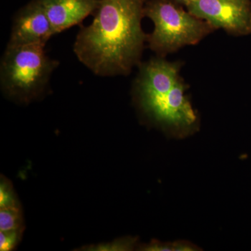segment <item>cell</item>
Instances as JSON below:
<instances>
[{"label": "cell", "instance_id": "obj_1", "mask_svg": "<svg viewBox=\"0 0 251 251\" xmlns=\"http://www.w3.org/2000/svg\"><path fill=\"white\" fill-rule=\"evenodd\" d=\"M146 0H100L92 23L77 32L74 52L94 75H128L141 64Z\"/></svg>", "mask_w": 251, "mask_h": 251}, {"label": "cell", "instance_id": "obj_2", "mask_svg": "<svg viewBox=\"0 0 251 251\" xmlns=\"http://www.w3.org/2000/svg\"><path fill=\"white\" fill-rule=\"evenodd\" d=\"M138 67L133 93L144 115L175 138L198 130L199 120L185 94L188 87L180 75V64L158 57Z\"/></svg>", "mask_w": 251, "mask_h": 251}, {"label": "cell", "instance_id": "obj_3", "mask_svg": "<svg viewBox=\"0 0 251 251\" xmlns=\"http://www.w3.org/2000/svg\"><path fill=\"white\" fill-rule=\"evenodd\" d=\"M59 65L44 46H6L0 62L1 90L9 98L29 103L47 90Z\"/></svg>", "mask_w": 251, "mask_h": 251}, {"label": "cell", "instance_id": "obj_4", "mask_svg": "<svg viewBox=\"0 0 251 251\" xmlns=\"http://www.w3.org/2000/svg\"><path fill=\"white\" fill-rule=\"evenodd\" d=\"M145 16L154 25L153 31L147 34V43L159 57L185 46L196 45L216 30L184 7L168 0H146Z\"/></svg>", "mask_w": 251, "mask_h": 251}, {"label": "cell", "instance_id": "obj_5", "mask_svg": "<svg viewBox=\"0 0 251 251\" xmlns=\"http://www.w3.org/2000/svg\"><path fill=\"white\" fill-rule=\"evenodd\" d=\"M186 8L216 29L233 36L251 34V0H193Z\"/></svg>", "mask_w": 251, "mask_h": 251}, {"label": "cell", "instance_id": "obj_6", "mask_svg": "<svg viewBox=\"0 0 251 251\" xmlns=\"http://www.w3.org/2000/svg\"><path fill=\"white\" fill-rule=\"evenodd\" d=\"M54 35L42 0H31L15 14L7 46H46Z\"/></svg>", "mask_w": 251, "mask_h": 251}, {"label": "cell", "instance_id": "obj_7", "mask_svg": "<svg viewBox=\"0 0 251 251\" xmlns=\"http://www.w3.org/2000/svg\"><path fill=\"white\" fill-rule=\"evenodd\" d=\"M100 0H42L54 35L94 15Z\"/></svg>", "mask_w": 251, "mask_h": 251}, {"label": "cell", "instance_id": "obj_8", "mask_svg": "<svg viewBox=\"0 0 251 251\" xmlns=\"http://www.w3.org/2000/svg\"><path fill=\"white\" fill-rule=\"evenodd\" d=\"M21 220L19 207L16 206H1L0 229L1 231L20 230Z\"/></svg>", "mask_w": 251, "mask_h": 251}, {"label": "cell", "instance_id": "obj_9", "mask_svg": "<svg viewBox=\"0 0 251 251\" xmlns=\"http://www.w3.org/2000/svg\"><path fill=\"white\" fill-rule=\"evenodd\" d=\"M140 250L149 251H195L201 249L192 243L186 241H177L173 243H163L153 240L149 244L142 246Z\"/></svg>", "mask_w": 251, "mask_h": 251}, {"label": "cell", "instance_id": "obj_10", "mask_svg": "<svg viewBox=\"0 0 251 251\" xmlns=\"http://www.w3.org/2000/svg\"><path fill=\"white\" fill-rule=\"evenodd\" d=\"M20 230L1 231L0 249L1 251H10L16 247L19 242Z\"/></svg>", "mask_w": 251, "mask_h": 251}, {"label": "cell", "instance_id": "obj_11", "mask_svg": "<svg viewBox=\"0 0 251 251\" xmlns=\"http://www.w3.org/2000/svg\"><path fill=\"white\" fill-rule=\"evenodd\" d=\"M168 1H171V2L173 3V4L178 5V6H182V7H186V6H187L191 1H192L193 0H168Z\"/></svg>", "mask_w": 251, "mask_h": 251}]
</instances>
